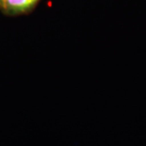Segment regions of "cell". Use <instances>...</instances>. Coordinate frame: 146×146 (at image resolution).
<instances>
[{
    "label": "cell",
    "mask_w": 146,
    "mask_h": 146,
    "mask_svg": "<svg viewBox=\"0 0 146 146\" xmlns=\"http://www.w3.org/2000/svg\"><path fill=\"white\" fill-rule=\"evenodd\" d=\"M39 0H3L1 8L10 15L25 13L36 5Z\"/></svg>",
    "instance_id": "1"
},
{
    "label": "cell",
    "mask_w": 146,
    "mask_h": 146,
    "mask_svg": "<svg viewBox=\"0 0 146 146\" xmlns=\"http://www.w3.org/2000/svg\"><path fill=\"white\" fill-rule=\"evenodd\" d=\"M2 3H3V0H0V8L2 7Z\"/></svg>",
    "instance_id": "2"
}]
</instances>
